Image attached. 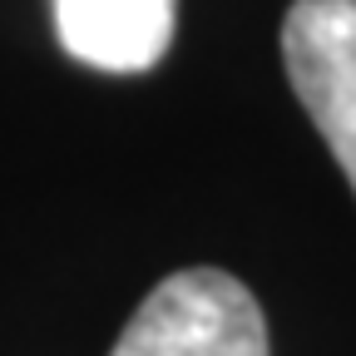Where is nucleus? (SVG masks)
Wrapping results in <instances>:
<instances>
[{
    "label": "nucleus",
    "mask_w": 356,
    "mask_h": 356,
    "mask_svg": "<svg viewBox=\"0 0 356 356\" xmlns=\"http://www.w3.org/2000/svg\"><path fill=\"white\" fill-rule=\"evenodd\" d=\"M109 356H267V322L238 277L184 267L139 302Z\"/></svg>",
    "instance_id": "nucleus-1"
},
{
    "label": "nucleus",
    "mask_w": 356,
    "mask_h": 356,
    "mask_svg": "<svg viewBox=\"0 0 356 356\" xmlns=\"http://www.w3.org/2000/svg\"><path fill=\"white\" fill-rule=\"evenodd\" d=\"M282 65L356 193V0H292Z\"/></svg>",
    "instance_id": "nucleus-2"
},
{
    "label": "nucleus",
    "mask_w": 356,
    "mask_h": 356,
    "mask_svg": "<svg viewBox=\"0 0 356 356\" xmlns=\"http://www.w3.org/2000/svg\"><path fill=\"white\" fill-rule=\"evenodd\" d=\"M65 55L104 74H144L168 55L178 0H50Z\"/></svg>",
    "instance_id": "nucleus-3"
}]
</instances>
